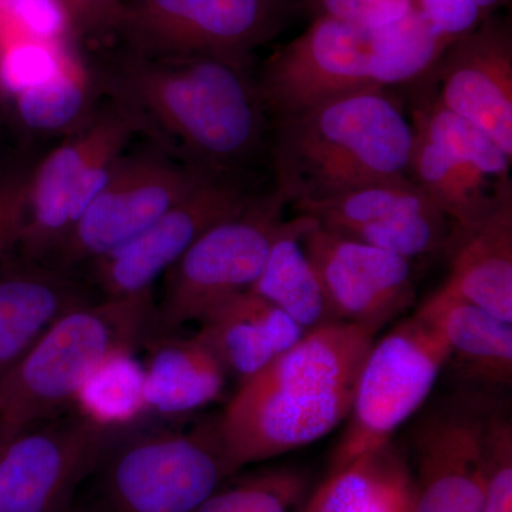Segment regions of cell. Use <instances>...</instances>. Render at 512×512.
<instances>
[{
	"instance_id": "5b68a950",
	"label": "cell",
	"mask_w": 512,
	"mask_h": 512,
	"mask_svg": "<svg viewBox=\"0 0 512 512\" xmlns=\"http://www.w3.org/2000/svg\"><path fill=\"white\" fill-rule=\"evenodd\" d=\"M154 316L151 292L94 299L62 316L0 376V439L67 412L104 357L147 343Z\"/></svg>"
},
{
	"instance_id": "ffe728a7",
	"label": "cell",
	"mask_w": 512,
	"mask_h": 512,
	"mask_svg": "<svg viewBox=\"0 0 512 512\" xmlns=\"http://www.w3.org/2000/svg\"><path fill=\"white\" fill-rule=\"evenodd\" d=\"M446 339L451 357L468 377L491 386L512 380V323L441 286L416 311Z\"/></svg>"
},
{
	"instance_id": "4dcf8cb0",
	"label": "cell",
	"mask_w": 512,
	"mask_h": 512,
	"mask_svg": "<svg viewBox=\"0 0 512 512\" xmlns=\"http://www.w3.org/2000/svg\"><path fill=\"white\" fill-rule=\"evenodd\" d=\"M483 512H512V423L495 406L485 431Z\"/></svg>"
},
{
	"instance_id": "d590c367",
	"label": "cell",
	"mask_w": 512,
	"mask_h": 512,
	"mask_svg": "<svg viewBox=\"0 0 512 512\" xmlns=\"http://www.w3.org/2000/svg\"><path fill=\"white\" fill-rule=\"evenodd\" d=\"M69 13L73 28L109 32L123 30L126 23L124 0H60Z\"/></svg>"
},
{
	"instance_id": "f1b7e54d",
	"label": "cell",
	"mask_w": 512,
	"mask_h": 512,
	"mask_svg": "<svg viewBox=\"0 0 512 512\" xmlns=\"http://www.w3.org/2000/svg\"><path fill=\"white\" fill-rule=\"evenodd\" d=\"M453 222L436 207L399 212L372 224L338 232L412 261L446 249Z\"/></svg>"
},
{
	"instance_id": "52a82bcc",
	"label": "cell",
	"mask_w": 512,
	"mask_h": 512,
	"mask_svg": "<svg viewBox=\"0 0 512 512\" xmlns=\"http://www.w3.org/2000/svg\"><path fill=\"white\" fill-rule=\"evenodd\" d=\"M448 360L446 339L416 312L373 343L329 473L392 441L394 431L426 402Z\"/></svg>"
},
{
	"instance_id": "9c48e42d",
	"label": "cell",
	"mask_w": 512,
	"mask_h": 512,
	"mask_svg": "<svg viewBox=\"0 0 512 512\" xmlns=\"http://www.w3.org/2000/svg\"><path fill=\"white\" fill-rule=\"evenodd\" d=\"M121 157L103 192L84 212L62 247L52 255L63 271L100 261L136 239L205 181L218 175L192 167L151 146Z\"/></svg>"
},
{
	"instance_id": "4fadbf2b",
	"label": "cell",
	"mask_w": 512,
	"mask_h": 512,
	"mask_svg": "<svg viewBox=\"0 0 512 512\" xmlns=\"http://www.w3.org/2000/svg\"><path fill=\"white\" fill-rule=\"evenodd\" d=\"M493 407L484 397H461L421 421L413 437L414 512H483Z\"/></svg>"
},
{
	"instance_id": "2e32d148",
	"label": "cell",
	"mask_w": 512,
	"mask_h": 512,
	"mask_svg": "<svg viewBox=\"0 0 512 512\" xmlns=\"http://www.w3.org/2000/svg\"><path fill=\"white\" fill-rule=\"evenodd\" d=\"M444 288L512 323V191L483 218L454 227Z\"/></svg>"
},
{
	"instance_id": "4316f807",
	"label": "cell",
	"mask_w": 512,
	"mask_h": 512,
	"mask_svg": "<svg viewBox=\"0 0 512 512\" xmlns=\"http://www.w3.org/2000/svg\"><path fill=\"white\" fill-rule=\"evenodd\" d=\"M144 380L146 372L134 350H119L94 367L74 397V406L106 429L130 426L146 413Z\"/></svg>"
},
{
	"instance_id": "f546056e",
	"label": "cell",
	"mask_w": 512,
	"mask_h": 512,
	"mask_svg": "<svg viewBox=\"0 0 512 512\" xmlns=\"http://www.w3.org/2000/svg\"><path fill=\"white\" fill-rule=\"evenodd\" d=\"M87 90L73 70L19 94L20 116L35 130L56 131L72 124L86 109Z\"/></svg>"
},
{
	"instance_id": "6da1fadb",
	"label": "cell",
	"mask_w": 512,
	"mask_h": 512,
	"mask_svg": "<svg viewBox=\"0 0 512 512\" xmlns=\"http://www.w3.org/2000/svg\"><path fill=\"white\" fill-rule=\"evenodd\" d=\"M116 104L171 156L235 175L264 143L266 109L245 64L136 53L113 79Z\"/></svg>"
},
{
	"instance_id": "e575fe53",
	"label": "cell",
	"mask_w": 512,
	"mask_h": 512,
	"mask_svg": "<svg viewBox=\"0 0 512 512\" xmlns=\"http://www.w3.org/2000/svg\"><path fill=\"white\" fill-rule=\"evenodd\" d=\"M416 8L447 42L473 32L484 13L474 0H416Z\"/></svg>"
},
{
	"instance_id": "ba28073f",
	"label": "cell",
	"mask_w": 512,
	"mask_h": 512,
	"mask_svg": "<svg viewBox=\"0 0 512 512\" xmlns=\"http://www.w3.org/2000/svg\"><path fill=\"white\" fill-rule=\"evenodd\" d=\"M285 205L274 191L202 234L165 272L151 336L177 333L187 323L200 322L220 303L249 291L264 271L284 222Z\"/></svg>"
},
{
	"instance_id": "7c38bea8",
	"label": "cell",
	"mask_w": 512,
	"mask_h": 512,
	"mask_svg": "<svg viewBox=\"0 0 512 512\" xmlns=\"http://www.w3.org/2000/svg\"><path fill=\"white\" fill-rule=\"evenodd\" d=\"M303 245L328 299L333 319L379 333L416 298L412 261L315 225Z\"/></svg>"
},
{
	"instance_id": "83f0119b",
	"label": "cell",
	"mask_w": 512,
	"mask_h": 512,
	"mask_svg": "<svg viewBox=\"0 0 512 512\" xmlns=\"http://www.w3.org/2000/svg\"><path fill=\"white\" fill-rule=\"evenodd\" d=\"M311 494L301 468H268L222 484L195 512H301Z\"/></svg>"
},
{
	"instance_id": "44dd1931",
	"label": "cell",
	"mask_w": 512,
	"mask_h": 512,
	"mask_svg": "<svg viewBox=\"0 0 512 512\" xmlns=\"http://www.w3.org/2000/svg\"><path fill=\"white\" fill-rule=\"evenodd\" d=\"M309 501L312 512H414L412 463L389 441L329 473Z\"/></svg>"
},
{
	"instance_id": "30bf717a",
	"label": "cell",
	"mask_w": 512,
	"mask_h": 512,
	"mask_svg": "<svg viewBox=\"0 0 512 512\" xmlns=\"http://www.w3.org/2000/svg\"><path fill=\"white\" fill-rule=\"evenodd\" d=\"M111 430L67 410L2 441L0 512L72 510Z\"/></svg>"
},
{
	"instance_id": "836d02e7",
	"label": "cell",
	"mask_w": 512,
	"mask_h": 512,
	"mask_svg": "<svg viewBox=\"0 0 512 512\" xmlns=\"http://www.w3.org/2000/svg\"><path fill=\"white\" fill-rule=\"evenodd\" d=\"M320 15L362 28L376 29L403 19L416 0H318Z\"/></svg>"
},
{
	"instance_id": "7a4b0ae2",
	"label": "cell",
	"mask_w": 512,
	"mask_h": 512,
	"mask_svg": "<svg viewBox=\"0 0 512 512\" xmlns=\"http://www.w3.org/2000/svg\"><path fill=\"white\" fill-rule=\"evenodd\" d=\"M376 335L355 323H326L239 382L217 417L234 474L309 446L348 419L357 377Z\"/></svg>"
},
{
	"instance_id": "ab89813d",
	"label": "cell",
	"mask_w": 512,
	"mask_h": 512,
	"mask_svg": "<svg viewBox=\"0 0 512 512\" xmlns=\"http://www.w3.org/2000/svg\"><path fill=\"white\" fill-rule=\"evenodd\" d=\"M0 443H2V439H0Z\"/></svg>"
},
{
	"instance_id": "277c9868",
	"label": "cell",
	"mask_w": 512,
	"mask_h": 512,
	"mask_svg": "<svg viewBox=\"0 0 512 512\" xmlns=\"http://www.w3.org/2000/svg\"><path fill=\"white\" fill-rule=\"evenodd\" d=\"M440 53V37L417 10L376 29L318 16L266 62L256 84L278 120L345 94L414 82Z\"/></svg>"
},
{
	"instance_id": "8992f818",
	"label": "cell",
	"mask_w": 512,
	"mask_h": 512,
	"mask_svg": "<svg viewBox=\"0 0 512 512\" xmlns=\"http://www.w3.org/2000/svg\"><path fill=\"white\" fill-rule=\"evenodd\" d=\"M234 476L217 419L184 430L119 427L87 477L86 512H195Z\"/></svg>"
},
{
	"instance_id": "d6a6232c",
	"label": "cell",
	"mask_w": 512,
	"mask_h": 512,
	"mask_svg": "<svg viewBox=\"0 0 512 512\" xmlns=\"http://www.w3.org/2000/svg\"><path fill=\"white\" fill-rule=\"evenodd\" d=\"M0 9L26 40L64 45L73 23L60 0H0Z\"/></svg>"
},
{
	"instance_id": "74e56055",
	"label": "cell",
	"mask_w": 512,
	"mask_h": 512,
	"mask_svg": "<svg viewBox=\"0 0 512 512\" xmlns=\"http://www.w3.org/2000/svg\"><path fill=\"white\" fill-rule=\"evenodd\" d=\"M301 512H312V505L311 501H309V498L308 501H306L305 507H303V510Z\"/></svg>"
},
{
	"instance_id": "3957f363",
	"label": "cell",
	"mask_w": 512,
	"mask_h": 512,
	"mask_svg": "<svg viewBox=\"0 0 512 512\" xmlns=\"http://www.w3.org/2000/svg\"><path fill=\"white\" fill-rule=\"evenodd\" d=\"M275 123V192L285 204L407 175L412 123L387 89L335 97Z\"/></svg>"
},
{
	"instance_id": "d6986e66",
	"label": "cell",
	"mask_w": 512,
	"mask_h": 512,
	"mask_svg": "<svg viewBox=\"0 0 512 512\" xmlns=\"http://www.w3.org/2000/svg\"><path fill=\"white\" fill-rule=\"evenodd\" d=\"M147 345L146 412L183 416L210 406L224 392L227 370L197 336H151Z\"/></svg>"
},
{
	"instance_id": "f35d334b",
	"label": "cell",
	"mask_w": 512,
	"mask_h": 512,
	"mask_svg": "<svg viewBox=\"0 0 512 512\" xmlns=\"http://www.w3.org/2000/svg\"><path fill=\"white\" fill-rule=\"evenodd\" d=\"M69 512H76V510H74V507H73L72 510H70Z\"/></svg>"
},
{
	"instance_id": "e0dca14e",
	"label": "cell",
	"mask_w": 512,
	"mask_h": 512,
	"mask_svg": "<svg viewBox=\"0 0 512 512\" xmlns=\"http://www.w3.org/2000/svg\"><path fill=\"white\" fill-rule=\"evenodd\" d=\"M197 338L239 382L292 348L306 330L258 293H238L200 320Z\"/></svg>"
},
{
	"instance_id": "d4e9b609",
	"label": "cell",
	"mask_w": 512,
	"mask_h": 512,
	"mask_svg": "<svg viewBox=\"0 0 512 512\" xmlns=\"http://www.w3.org/2000/svg\"><path fill=\"white\" fill-rule=\"evenodd\" d=\"M414 96L412 126L440 144L447 153L495 184H510L512 158L470 120L441 103L436 87L424 86Z\"/></svg>"
},
{
	"instance_id": "7402d4cb",
	"label": "cell",
	"mask_w": 512,
	"mask_h": 512,
	"mask_svg": "<svg viewBox=\"0 0 512 512\" xmlns=\"http://www.w3.org/2000/svg\"><path fill=\"white\" fill-rule=\"evenodd\" d=\"M315 224L305 215L284 220L272 242L264 271L251 288L306 332L335 322L318 272L303 245V237Z\"/></svg>"
},
{
	"instance_id": "1f68e13d",
	"label": "cell",
	"mask_w": 512,
	"mask_h": 512,
	"mask_svg": "<svg viewBox=\"0 0 512 512\" xmlns=\"http://www.w3.org/2000/svg\"><path fill=\"white\" fill-rule=\"evenodd\" d=\"M67 69L63 45L23 40L3 57L0 79L6 89L20 94L55 79Z\"/></svg>"
},
{
	"instance_id": "8fae6325",
	"label": "cell",
	"mask_w": 512,
	"mask_h": 512,
	"mask_svg": "<svg viewBox=\"0 0 512 512\" xmlns=\"http://www.w3.org/2000/svg\"><path fill=\"white\" fill-rule=\"evenodd\" d=\"M137 53L210 56L245 64L271 30L274 0H124Z\"/></svg>"
},
{
	"instance_id": "484cf974",
	"label": "cell",
	"mask_w": 512,
	"mask_h": 512,
	"mask_svg": "<svg viewBox=\"0 0 512 512\" xmlns=\"http://www.w3.org/2000/svg\"><path fill=\"white\" fill-rule=\"evenodd\" d=\"M296 215H305L333 232L372 224L399 212L436 207L409 175L355 188L326 200L292 205ZM437 208V207H436Z\"/></svg>"
},
{
	"instance_id": "cb8c5ba5",
	"label": "cell",
	"mask_w": 512,
	"mask_h": 512,
	"mask_svg": "<svg viewBox=\"0 0 512 512\" xmlns=\"http://www.w3.org/2000/svg\"><path fill=\"white\" fill-rule=\"evenodd\" d=\"M113 110L94 121L79 137L63 144L46 158L33 188L32 224L28 239L33 254H55L73 229L70 204L77 178L109 127Z\"/></svg>"
},
{
	"instance_id": "603a6c76",
	"label": "cell",
	"mask_w": 512,
	"mask_h": 512,
	"mask_svg": "<svg viewBox=\"0 0 512 512\" xmlns=\"http://www.w3.org/2000/svg\"><path fill=\"white\" fill-rule=\"evenodd\" d=\"M413 128L407 175L454 227H467L488 214L510 184H495L447 153L419 127Z\"/></svg>"
},
{
	"instance_id": "9a60e30c",
	"label": "cell",
	"mask_w": 512,
	"mask_h": 512,
	"mask_svg": "<svg viewBox=\"0 0 512 512\" xmlns=\"http://www.w3.org/2000/svg\"><path fill=\"white\" fill-rule=\"evenodd\" d=\"M441 103L485 131L512 158V39L488 22L451 42L433 66Z\"/></svg>"
},
{
	"instance_id": "ac0fdd59",
	"label": "cell",
	"mask_w": 512,
	"mask_h": 512,
	"mask_svg": "<svg viewBox=\"0 0 512 512\" xmlns=\"http://www.w3.org/2000/svg\"><path fill=\"white\" fill-rule=\"evenodd\" d=\"M92 301L89 291L69 271L56 266L0 282V376L57 320Z\"/></svg>"
},
{
	"instance_id": "8d00e7d4",
	"label": "cell",
	"mask_w": 512,
	"mask_h": 512,
	"mask_svg": "<svg viewBox=\"0 0 512 512\" xmlns=\"http://www.w3.org/2000/svg\"><path fill=\"white\" fill-rule=\"evenodd\" d=\"M476 2V5L478 8L481 9V12L487 13L488 10L494 9L495 6L500 5V3H503L504 0H474Z\"/></svg>"
},
{
	"instance_id": "5bb4252c",
	"label": "cell",
	"mask_w": 512,
	"mask_h": 512,
	"mask_svg": "<svg viewBox=\"0 0 512 512\" xmlns=\"http://www.w3.org/2000/svg\"><path fill=\"white\" fill-rule=\"evenodd\" d=\"M256 198L237 174L218 175L205 181L143 234L97 261L104 298L151 292L157 279L202 234L241 214Z\"/></svg>"
}]
</instances>
